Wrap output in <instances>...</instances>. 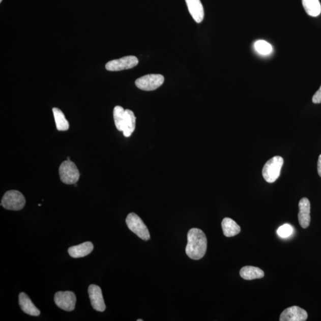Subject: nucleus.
<instances>
[{"label": "nucleus", "instance_id": "nucleus-1", "mask_svg": "<svg viewBox=\"0 0 321 321\" xmlns=\"http://www.w3.org/2000/svg\"><path fill=\"white\" fill-rule=\"evenodd\" d=\"M207 239L202 230L199 228L190 229L188 234V243L186 253L190 259L199 260L206 255Z\"/></svg>", "mask_w": 321, "mask_h": 321}, {"label": "nucleus", "instance_id": "nucleus-2", "mask_svg": "<svg viewBox=\"0 0 321 321\" xmlns=\"http://www.w3.org/2000/svg\"><path fill=\"white\" fill-rule=\"evenodd\" d=\"M283 163V158L280 156H275L268 161L262 170L265 181L270 183L276 182L280 177Z\"/></svg>", "mask_w": 321, "mask_h": 321}, {"label": "nucleus", "instance_id": "nucleus-3", "mask_svg": "<svg viewBox=\"0 0 321 321\" xmlns=\"http://www.w3.org/2000/svg\"><path fill=\"white\" fill-rule=\"evenodd\" d=\"M25 197L17 190H12L7 192L3 196L1 206L5 209L12 211H20L25 206Z\"/></svg>", "mask_w": 321, "mask_h": 321}, {"label": "nucleus", "instance_id": "nucleus-4", "mask_svg": "<svg viewBox=\"0 0 321 321\" xmlns=\"http://www.w3.org/2000/svg\"><path fill=\"white\" fill-rule=\"evenodd\" d=\"M59 174L62 182L66 185L76 184L80 178L78 168L70 160H66L62 163L59 168Z\"/></svg>", "mask_w": 321, "mask_h": 321}, {"label": "nucleus", "instance_id": "nucleus-5", "mask_svg": "<svg viewBox=\"0 0 321 321\" xmlns=\"http://www.w3.org/2000/svg\"><path fill=\"white\" fill-rule=\"evenodd\" d=\"M126 222L130 230L139 238L145 241L150 239L149 230L142 219L137 214L133 213H130L126 218Z\"/></svg>", "mask_w": 321, "mask_h": 321}, {"label": "nucleus", "instance_id": "nucleus-6", "mask_svg": "<svg viewBox=\"0 0 321 321\" xmlns=\"http://www.w3.org/2000/svg\"><path fill=\"white\" fill-rule=\"evenodd\" d=\"M164 82V77L163 75L151 74L137 79L135 81V84L141 90L152 91L158 89Z\"/></svg>", "mask_w": 321, "mask_h": 321}, {"label": "nucleus", "instance_id": "nucleus-7", "mask_svg": "<svg viewBox=\"0 0 321 321\" xmlns=\"http://www.w3.org/2000/svg\"><path fill=\"white\" fill-rule=\"evenodd\" d=\"M138 63V59L135 56H126V57L113 60L108 62L105 65V68L108 71H121V70L135 68Z\"/></svg>", "mask_w": 321, "mask_h": 321}, {"label": "nucleus", "instance_id": "nucleus-8", "mask_svg": "<svg viewBox=\"0 0 321 321\" xmlns=\"http://www.w3.org/2000/svg\"><path fill=\"white\" fill-rule=\"evenodd\" d=\"M54 302L59 308L71 312L75 308L76 295L72 291H59L54 296Z\"/></svg>", "mask_w": 321, "mask_h": 321}, {"label": "nucleus", "instance_id": "nucleus-9", "mask_svg": "<svg viewBox=\"0 0 321 321\" xmlns=\"http://www.w3.org/2000/svg\"><path fill=\"white\" fill-rule=\"evenodd\" d=\"M308 313L305 310L297 306L285 309L281 313L280 321H305L308 319Z\"/></svg>", "mask_w": 321, "mask_h": 321}, {"label": "nucleus", "instance_id": "nucleus-10", "mask_svg": "<svg viewBox=\"0 0 321 321\" xmlns=\"http://www.w3.org/2000/svg\"><path fill=\"white\" fill-rule=\"evenodd\" d=\"M88 294L93 308L97 311L104 312L106 306L101 288L97 285L91 284L88 288Z\"/></svg>", "mask_w": 321, "mask_h": 321}, {"label": "nucleus", "instance_id": "nucleus-11", "mask_svg": "<svg viewBox=\"0 0 321 321\" xmlns=\"http://www.w3.org/2000/svg\"><path fill=\"white\" fill-rule=\"evenodd\" d=\"M299 223L303 228L309 226L310 223V203L306 197H303L299 203Z\"/></svg>", "mask_w": 321, "mask_h": 321}, {"label": "nucleus", "instance_id": "nucleus-12", "mask_svg": "<svg viewBox=\"0 0 321 321\" xmlns=\"http://www.w3.org/2000/svg\"><path fill=\"white\" fill-rule=\"evenodd\" d=\"M190 15L195 22L199 23L204 19V10L200 0H185Z\"/></svg>", "mask_w": 321, "mask_h": 321}, {"label": "nucleus", "instance_id": "nucleus-13", "mask_svg": "<svg viewBox=\"0 0 321 321\" xmlns=\"http://www.w3.org/2000/svg\"><path fill=\"white\" fill-rule=\"evenodd\" d=\"M19 303L20 308L28 315L38 316L40 315V311L35 306L31 299L24 293H20L19 296Z\"/></svg>", "mask_w": 321, "mask_h": 321}, {"label": "nucleus", "instance_id": "nucleus-14", "mask_svg": "<svg viewBox=\"0 0 321 321\" xmlns=\"http://www.w3.org/2000/svg\"><path fill=\"white\" fill-rule=\"evenodd\" d=\"M94 250V245L91 242H86L82 244L70 247L68 252L70 256L74 258H78L86 256L90 254Z\"/></svg>", "mask_w": 321, "mask_h": 321}, {"label": "nucleus", "instance_id": "nucleus-15", "mask_svg": "<svg viewBox=\"0 0 321 321\" xmlns=\"http://www.w3.org/2000/svg\"><path fill=\"white\" fill-rule=\"evenodd\" d=\"M136 127V117L133 112L126 110L124 122H123V133L125 137H130L132 135Z\"/></svg>", "mask_w": 321, "mask_h": 321}, {"label": "nucleus", "instance_id": "nucleus-16", "mask_svg": "<svg viewBox=\"0 0 321 321\" xmlns=\"http://www.w3.org/2000/svg\"><path fill=\"white\" fill-rule=\"evenodd\" d=\"M240 275L243 279L246 280H253L260 279L264 277V271L259 268L246 266L243 267L240 271Z\"/></svg>", "mask_w": 321, "mask_h": 321}, {"label": "nucleus", "instance_id": "nucleus-17", "mask_svg": "<svg viewBox=\"0 0 321 321\" xmlns=\"http://www.w3.org/2000/svg\"><path fill=\"white\" fill-rule=\"evenodd\" d=\"M221 225L223 234L227 238L234 237L241 231V227L230 218H224Z\"/></svg>", "mask_w": 321, "mask_h": 321}, {"label": "nucleus", "instance_id": "nucleus-18", "mask_svg": "<svg viewBox=\"0 0 321 321\" xmlns=\"http://www.w3.org/2000/svg\"><path fill=\"white\" fill-rule=\"evenodd\" d=\"M302 5L308 15L317 17L320 15L321 6L319 0H302Z\"/></svg>", "mask_w": 321, "mask_h": 321}, {"label": "nucleus", "instance_id": "nucleus-19", "mask_svg": "<svg viewBox=\"0 0 321 321\" xmlns=\"http://www.w3.org/2000/svg\"><path fill=\"white\" fill-rule=\"evenodd\" d=\"M56 128L59 131H66L69 129V123L66 119L64 113L58 108H52Z\"/></svg>", "mask_w": 321, "mask_h": 321}, {"label": "nucleus", "instance_id": "nucleus-20", "mask_svg": "<svg viewBox=\"0 0 321 321\" xmlns=\"http://www.w3.org/2000/svg\"><path fill=\"white\" fill-rule=\"evenodd\" d=\"M125 110L121 106H116L114 109L113 116L116 128L123 132Z\"/></svg>", "mask_w": 321, "mask_h": 321}, {"label": "nucleus", "instance_id": "nucleus-21", "mask_svg": "<svg viewBox=\"0 0 321 321\" xmlns=\"http://www.w3.org/2000/svg\"><path fill=\"white\" fill-rule=\"evenodd\" d=\"M254 47L256 51L262 55H269L273 51L272 46L269 42L264 40L256 41Z\"/></svg>", "mask_w": 321, "mask_h": 321}, {"label": "nucleus", "instance_id": "nucleus-22", "mask_svg": "<svg viewBox=\"0 0 321 321\" xmlns=\"http://www.w3.org/2000/svg\"><path fill=\"white\" fill-rule=\"evenodd\" d=\"M294 232V228L290 225L285 224L278 228L277 234L281 238H287Z\"/></svg>", "mask_w": 321, "mask_h": 321}, {"label": "nucleus", "instance_id": "nucleus-23", "mask_svg": "<svg viewBox=\"0 0 321 321\" xmlns=\"http://www.w3.org/2000/svg\"><path fill=\"white\" fill-rule=\"evenodd\" d=\"M312 102L314 104L321 103V85L319 89L314 94L312 98Z\"/></svg>", "mask_w": 321, "mask_h": 321}, {"label": "nucleus", "instance_id": "nucleus-24", "mask_svg": "<svg viewBox=\"0 0 321 321\" xmlns=\"http://www.w3.org/2000/svg\"><path fill=\"white\" fill-rule=\"evenodd\" d=\"M317 172L321 178V154L319 155L318 161H317Z\"/></svg>", "mask_w": 321, "mask_h": 321}, {"label": "nucleus", "instance_id": "nucleus-25", "mask_svg": "<svg viewBox=\"0 0 321 321\" xmlns=\"http://www.w3.org/2000/svg\"><path fill=\"white\" fill-rule=\"evenodd\" d=\"M137 321H143L142 319H137Z\"/></svg>", "mask_w": 321, "mask_h": 321}, {"label": "nucleus", "instance_id": "nucleus-26", "mask_svg": "<svg viewBox=\"0 0 321 321\" xmlns=\"http://www.w3.org/2000/svg\"><path fill=\"white\" fill-rule=\"evenodd\" d=\"M68 160H70V157H68Z\"/></svg>", "mask_w": 321, "mask_h": 321}, {"label": "nucleus", "instance_id": "nucleus-27", "mask_svg": "<svg viewBox=\"0 0 321 321\" xmlns=\"http://www.w3.org/2000/svg\"><path fill=\"white\" fill-rule=\"evenodd\" d=\"M3 1V0H0V2H2Z\"/></svg>", "mask_w": 321, "mask_h": 321}]
</instances>
